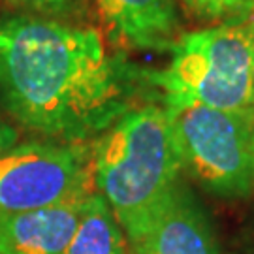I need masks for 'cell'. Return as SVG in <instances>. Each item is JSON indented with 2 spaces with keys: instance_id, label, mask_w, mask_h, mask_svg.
<instances>
[{
  "instance_id": "6da1fadb",
  "label": "cell",
  "mask_w": 254,
  "mask_h": 254,
  "mask_svg": "<svg viewBox=\"0 0 254 254\" xmlns=\"http://www.w3.org/2000/svg\"><path fill=\"white\" fill-rule=\"evenodd\" d=\"M147 72L109 51L96 27L25 11L0 15V104L51 141H92L134 109Z\"/></svg>"
},
{
  "instance_id": "ba28073f",
  "label": "cell",
  "mask_w": 254,
  "mask_h": 254,
  "mask_svg": "<svg viewBox=\"0 0 254 254\" xmlns=\"http://www.w3.org/2000/svg\"><path fill=\"white\" fill-rule=\"evenodd\" d=\"M109 32L139 51H170L181 36L175 0H92Z\"/></svg>"
},
{
  "instance_id": "52a82bcc",
  "label": "cell",
  "mask_w": 254,
  "mask_h": 254,
  "mask_svg": "<svg viewBox=\"0 0 254 254\" xmlns=\"http://www.w3.org/2000/svg\"><path fill=\"white\" fill-rule=\"evenodd\" d=\"M85 200L87 196L40 209L0 213V254H64Z\"/></svg>"
},
{
  "instance_id": "30bf717a",
  "label": "cell",
  "mask_w": 254,
  "mask_h": 254,
  "mask_svg": "<svg viewBox=\"0 0 254 254\" xmlns=\"http://www.w3.org/2000/svg\"><path fill=\"white\" fill-rule=\"evenodd\" d=\"M196 21L211 25H232L254 21V0H181Z\"/></svg>"
},
{
  "instance_id": "5b68a950",
  "label": "cell",
  "mask_w": 254,
  "mask_h": 254,
  "mask_svg": "<svg viewBox=\"0 0 254 254\" xmlns=\"http://www.w3.org/2000/svg\"><path fill=\"white\" fill-rule=\"evenodd\" d=\"M92 192V141L40 139L0 151V213L57 205Z\"/></svg>"
},
{
  "instance_id": "277c9868",
  "label": "cell",
  "mask_w": 254,
  "mask_h": 254,
  "mask_svg": "<svg viewBox=\"0 0 254 254\" xmlns=\"http://www.w3.org/2000/svg\"><path fill=\"white\" fill-rule=\"evenodd\" d=\"M183 173L218 198L254 192V117L200 104H164Z\"/></svg>"
},
{
  "instance_id": "9c48e42d",
  "label": "cell",
  "mask_w": 254,
  "mask_h": 254,
  "mask_svg": "<svg viewBox=\"0 0 254 254\" xmlns=\"http://www.w3.org/2000/svg\"><path fill=\"white\" fill-rule=\"evenodd\" d=\"M128 239L108 201L98 192L87 196L81 218L64 254H128Z\"/></svg>"
},
{
  "instance_id": "7a4b0ae2",
  "label": "cell",
  "mask_w": 254,
  "mask_h": 254,
  "mask_svg": "<svg viewBox=\"0 0 254 254\" xmlns=\"http://www.w3.org/2000/svg\"><path fill=\"white\" fill-rule=\"evenodd\" d=\"M92 173L94 190L108 201L128 243L134 241L183 179L164 104L136 106L92 139Z\"/></svg>"
},
{
  "instance_id": "8992f818",
  "label": "cell",
  "mask_w": 254,
  "mask_h": 254,
  "mask_svg": "<svg viewBox=\"0 0 254 254\" xmlns=\"http://www.w3.org/2000/svg\"><path fill=\"white\" fill-rule=\"evenodd\" d=\"M128 247L134 254H218L207 213L183 179Z\"/></svg>"
},
{
  "instance_id": "8fae6325",
  "label": "cell",
  "mask_w": 254,
  "mask_h": 254,
  "mask_svg": "<svg viewBox=\"0 0 254 254\" xmlns=\"http://www.w3.org/2000/svg\"><path fill=\"white\" fill-rule=\"evenodd\" d=\"M17 11L59 19L68 23H81L91 13L92 0H6Z\"/></svg>"
},
{
  "instance_id": "4fadbf2b",
  "label": "cell",
  "mask_w": 254,
  "mask_h": 254,
  "mask_svg": "<svg viewBox=\"0 0 254 254\" xmlns=\"http://www.w3.org/2000/svg\"><path fill=\"white\" fill-rule=\"evenodd\" d=\"M253 151H254V128H253Z\"/></svg>"
},
{
  "instance_id": "3957f363",
  "label": "cell",
  "mask_w": 254,
  "mask_h": 254,
  "mask_svg": "<svg viewBox=\"0 0 254 254\" xmlns=\"http://www.w3.org/2000/svg\"><path fill=\"white\" fill-rule=\"evenodd\" d=\"M162 70H147L164 104H200L254 117V21L211 25L173 44Z\"/></svg>"
},
{
  "instance_id": "7c38bea8",
  "label": "cell",
  "mask_w": 254,
  "mask_h": 254,
  "mask_svg": "<svg viewBox=\"0 0 254 254\" xmlns=\"http://www.w3.org/2000/svg\"><path fill=\"white\" fill-rule=\"evenodd\" d=\"M19 130L9 121L0 115V151L4 149H9L13 147L15 143H19Z\"/></svg>"
}]
</instances>
